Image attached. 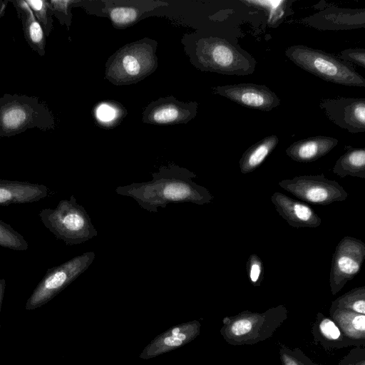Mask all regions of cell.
<instances>
[{
    "label": "cell",
    "instance_id": "cell-1",
    "mask_svg": "<svg viewBox=\"0 0 365 365\" xmlns=\"http://www.w3.org/2000/svg\"><path fill=\"white\" fill-rule=\"evenodd\" d=\"M152 180L117 187L118 195L134 199L138 205L149 212L156 213L170 202H191L198 205L208 204L213 195L204 186L195 182L197 175L176 165H162L158 172L152 173Z\"/></svg>",
    "mask_w": 365,
    "mask_h": 365
},
{
    "label": "cell",
    "instance_id": "cell-2",
    "mask_svg": "<svg viewBox=\"0 0 365 365\" xmlns=\"http://www.w3.org/2000/svg\"><path fill=\"white\" fill-rule=\"evenodd\" d=\"M182 43L191 63L201 71L240 76L255 70L256 61L252 56L220 37L196 31L185 34Z\"/></svg>",
    "mask_w": 365,
    "mask_h": 365
},
{
    "label": "cell",
    "instance_id": "cell-3",
    "mask_svg": "<svg viewBox=\"0 0 365 365\" xmlns=\"http://www.w3.org/2000/svg\"><path fill=\"white\" fill-rule=\"evenodd\" d=\"M158 42L145 37L120 47L106 62L105 78L115 86L136 83L158 68Z\"/></svg>",
    "mask_w": 365,
    "mask_h": 365
},
{
    "label": "cell",
    "instance_id": "cell-4",
    "mask_svg": "<svg viewBox=\"0 0 365 365\" xmlns=\"http://www.w3.org/2000/svg\"><path fill=\"white\" fill-rule=\"evenodd\" d=\"M287 316L288 311L284 305L271 307L264 312L246 310L224 317L220 332L230 345H252L272 337Z\"/></svg>",
    "mask_w": 365,
    "mask_h": 365
},
{
    "label": "cell",
    "instance_id": "cell-5",
    "mask_svg": "<svg viewBox=\"0 0 365 365\" xmlns=\"http://www.w3.org/2000/svg\"><path fill=\"white\" fill-rule=\"evenodd\" d=\"M38 217L56 238L66 245L82 244L98 235L88 213L74 195L60 200L55 208L42 209Z\"/></svg>",
    "mask_w": 365,
    "mask_h": 365
},
{
    "label": "cell",
    "instance_id": "cell-6",
    "mask_svg": "<svg viewBox=\"0 0 365 365\" xmlns=\"http://www.w3.org/2000/svg\"><path fill=\"white\" fill-rule=\"evenodd\" d=\"M286 56L302 69L329 82L349 86H365V79L348 62L323 51L304 45L291 46Z\"/></svg>",
    "mask_w": 365,
    "mask_h": 365
},
{
    "label": "cell",
    "instance_id": "cell-7",
    "mask_svg": "<svg viewBox=\"0 0 365 365\" xmlns=\"http://www.w3.org/2000/svg\"><path fill=\"white\" fill-rule=\"evenodd\" d=\"M95 257L94 252H86L48 269L28 299L26 309H34L48 302L85 272Z\"/></svg>",
    "mask_w": 365,
    "mask_h": 365
},
{
    "label": "cell",
    "instance_id": "cell-8",
    "mask_svg": "<svg viewBox=\"0 0 365 365\" xmlns=\"http://www.w3.org/2000/svg\"><path fill=\"white\" fill-rule=\"evenodd\" d=\"M278 185L299 200L312 205H327L348 197L341 185L326 178L324 174L297 176L282 180Z\"/></svg>",
    "mask_w": 365,
    "mask_h": 365
},
{
    "label": "cell",
    "instance_id": "cell-9",
    "mask_svg": "<svg viewBox=\"0 0 365 365\" xmlns=\"http://www.w3.org/2000/svg\"><path fill=\"white\" fill-rule=\"evenodd\" d=\"M365 259V244L359 239L346 236L338 243L332 256L329 285L333 295L360 272Z\"/></svg>",
    "mask_w": 365,
    "mask_h": 365
},
{
    "label": "cell",
    "instance_id": "cell-10",
    "mask_svg": "<svg viewBox=\"0 0 365 365\" xmlns=\"http://www.w3.org/2000/svg\"><path fill=\"white\" fill-rule=\"evenodd\" d=\"M91 4L87 9L88 13L108 18L118 29L133 25L145 12L168 5L167 2L152 0H101Z\"/></svg>",
    "mask_w": 365,
    "mask_h": 365
},
{
    "label": "cell",
    "instance_id": "cell-11",
    "mask_svg": "<svg viewBox=\"0 0 365 365\" xmlns=\"http://www.w3.org/2000/svg\"><path fill=\"white\" fill-rule=\"evenodd\" d=\"M198 103L182 102L170 96L150 102L143 110L142 121L153 125L185 124L197 113Z\"/></svg>",
    "mask_w": 365,
    "mask_h": 365
},
{
    "label": "cell",
    "instance_id": "cell-12",
    "mask_svg": "<svg viewBox=\"0 0 365 365\" xmlns=\"http://www.w3.org/2000/svg\"><path fill=\"white\" fill-rule=\"evenodd\" d=\"M319 106L336 125L351 133L365 131V98H323Z\"/></svg>",
    "mask_w": 365,
    "mask_h": 365
},
{
    "label": "cell",
    "instance_id": "cell-13",
    "mask_svg": "<svg viewBox=\"0 0 365 365\" xmlns=\"http://www.w3.org/2000/svg\"><path fill=\"white\" fill-rule=\"evenodd\" d=\"M212 92L242 106L262 111H270L280 104V99L264 85L237 83L218 86Z\"/></svg>",
    "mask_w": 365,
    "mask_h": 365
},
{
    "label": "cell",
    "instance_id": "cell-14",
    "mask_svg": "<svg viewBox=\"0 0 365 365\" xmlns=\"http://www.w3.org/2000/svg\"><path fill=\"white\" fill-rule=\"evenodd\" d=\"M201 324L192 320L172 327L158 335L142 351L139 357L150 359L181 347L194 340L200 332Z\"/></svg>",
    "mask_w": 365,
    "mask_h": 365
},
{
    "label": "cell",
    "instance_id": "cell-15",
    "mask_svg": "<svg viewBox=\"0 0 365 365\" xmlns=\"http://www.w3.org/2000/svg\"><path fill=\"white\" fill-rule=\"evenodd\" d=\"M271 201L279 215L289 226L296 228H314L322 224L321 218L307 204L276 192Z\"/></svg>",
    "mask_w": 365,
    "mask_h": 365
},
{
    "label": "cell",
    "instance_id": "cell-16",
    "mask_svg": "<svg viewBox=\"0 0 365 365\" xmlns=\"http://www.w3.org/2000/svg\"><path fill=\"white\" fill-rule=\"evenodd\" d=\"M50 190L44 185L0 179V205L37 202L48 197Z\"/></svg>",
    "mask_w": 365,
    "mask_h": 365
},
{
    "label": "cell",
    "instance_id": "cell-17",
    "mask_svg": "<svg viewBox=\"0 0 365 365\" xmlns=\"http://www.w3.org/2000/svg\"><path fill=\"white\" fill-rule=\"evenodd\" d=\"M338 142L337 139L329 136L310 137L293 143L285 153L296 162L312 163L329 153Z\"/></svg>",
    "mask_w": 365,
    "mask_h": 365
},
{
    "label": "cell",
    "instance_id": "cell-18",
    "mask_svg": "<svg viewBox=\"0 0 365 365\" xmlns=\"http://www.w3.org/2000/svg\"><path fill=\"white\" fill-rule=\"evenodd\" d=\"M329 314L347 339L354 345L364 346L365 314L340 308H330Z\"/></svg>",
    "mask_w": 365,
    "mask_h": 365
},
{
    "label": "cell",
    "instance_id": "cell-19",
    "mask_svg": "<svg viewBox=\"0 0 365 365\" xmlns=\"http://www.w3.org/2000/svg\"><path fill=\"white\" fill-rule=\"evenodd\" d=\"M278 143V137L276 135H272L249 147L239 161L241 173L247 174L259 168L275 149Z\"/></svg>",
    "mask_w": 365,
    "mask_h": 365
},
{
    "label": "cell",
    "instance_id": "cell-20",
    "mask_svg": "<svg viewBox=\"0 0 365 365\" xmlns=\"http://www.w3.org/2000/svg\"><path fill=\"white\" fill-rule=\"evenodd\" d=\"M313 334L318 337L323 345L327 343L328 346L331 345V347L336 348L354 345L343 335L336 323L322 313H318L317 315V320L313 327Z\"/></svg>",
    "mask_w": 365,
    "mask_h": 365
},
{
    "label": "cell",
    "instance_id": "cell-21",
    "mask_svg": "<svg viewBox=\"0 0 365 365\" xmlns=\"http://www.w3.org/2000/svg\"><path fill=\"white\" fill-rule=\"evenodd\" d=\"M336 175L365 178L364 148H350L336 160L333 170Z\"/></svg>",
    "mask_w": 365,
    "mask_h": 365
},
{
    "label": "cell",
    "instance_id": "cell-22",
    "mask_svg": "<svg viewBox=\"0 0 365 365\" xmlns=\"http://www.w3.org/2000/svg\"><path fill=\"white\" fill-rule=\"evenodd\" d=\"M127 113L123 106L113 100L99 102L93 109L96 123L103 128H113L117 126Z\"/></svg>",
    "mask_w": 365,
    "mask_h": 365
},
{
    "label": "cell",
    "instance_id": "cell-23",
    "mask_svg": "<svg viewBox=\"0 0 365 365\" xmlns=\"http://www.w3.org/2000/svg\"><path fill=\"white\" fill-rule=\"evenodd\" d=\"M330 308L347 309L365 314V286L354 288L336 298Z\"/></svg>",
    "mask_w": 365,
    "mask_h": 365
},
{
    "label": "cell",
    "instance_id": "cell-24",
    "mask_svg": "<svg viewBox=\"0 0 365 365\" xmlns=\"http://www.w3.org/2000/svg\"><path fill=\"white\" fill-rule=\"evenodd\" d=\"M255 7L263 9L267 13V24L270 27H277L285 16L288 1H241Z\"/></svg>",
    "mask_w": 365,
    "mask_h": 365
},
{
    "label": "cell",
    "instance_id": "cell-25",
    "mask_svg": "<svg viewBox=\"0 0 365 365\" xmlns=\"http://www.w3.org/2000/svg\"><path fill=\"white\" fill-rule=\"evenodd\" d=\"M0 246L16 251L28 250L29 243L11 225L0 220Z\"/></svg>",
    "mask_w": 365,
    "mask_h": 365
},
{
    "label": "cell",
    "instance_id": "cell-26",
    "mask_svg": "<svg viewBox=\"0 0 365 365\" xmlns=\"http://www.w3.org/2000/svg\"><path fill=\"white\" fill-rule=\"evenodd\" d=\"M279 353L282 365H316L298 348L281 346Z\"/></svg>",
    "mask_w": 365,
    "mask_h": 365
},
{
    "label": "cell",
    "instance_id": "cell-27",
    "mask_svg": "<svg viewBox=\"0 0 365 365\" xmlns=\"http://www.w3.org/2000/svg\"><path fill=\"white\" fill-rule=\"evenodd\" d=\"M246 270L250 283L255 287H259L264 278V265L258 255H250L246 263Z\"/></svg>",
    "mask_w": 365,
    "mask_h": 365
},
{
    "label": "cell",
    "instance_id": "cell-28",
    "mask_svg": "<svg viewBox=\"0 0 365 365\" xmlns=\"http://www.w3.org/2000/svg\"><path fill=\"white\" fill-rule=\"evenodd\" d=\"M26 110L21 107H12L6 110L2 115L3 125L9 129H15L23 125L27 119Z\"/></svg>",
    "mask_w": 365,
    "mask_h": 365
},
{
    "label": "cell",
    "instance_id": "cell-29",
    "mask_svg": "<svg viewBox=\"0 0 365 365\" xmlns=\"http://www.w3.org/2000/svg\"><path fill=\"white\" fill-rule=\"evenodd\" d=\"M21 4L22 7L29 12V17H31V21L29 26V36L34 43H38L43 40V37L41 26L35 18H34V14L26 1H23Z\"/></svg>",
    "mask_w": 365,
    "mask_h": 365
},
{
    "label": "cell",
    "instance_id": "cell-30",
    "mask_svg": "<svg viewBox=\"0 0 365 365\" xmlns=\"http://www.w3.org/2000/svg\"><path fill=\"white\" fill-rule=\"evenodd\" d=\"M341 59L346 62L354 63L365 68V50L364 48H349L341 53Z\"/></svg>",
    "mask_w": 365,
    "mask_h": 365
},
{
    "label": "cell",
    "instance_id": "cell-31",
    "mask_svg": "<svg viewBox=\"0 0 365 365\" xmlns=\"http://www.w3.org/2000/svg\"><path fill=\"white\" fill-rule=\"evenodd\" d=\"M339 365H365L364 346H357L345 356Z\"/></svg>",
    "mask_w": 365,
    "mask_h": 365
},
{
    "label": "cell",
    "instance_id": "cell-32",
    "mask_svg": "<svg viewBox=\"0 0 365 365\" xmlns=\"http://www.w3.org/2000/svg\"><path fill=\"white\" fill-rule=\"evenodd\" d=\"M26 3L41 16L45 14V2L43 1H27Z\"/></svg>",
    "mask_w": 365,
    "mask_h": 365
},
{
    "label": "cell",
    "instance_id": "cell-33",
    "mask_svg": "<svg viewBox=\"0 0 365 365\" xmlns=\"http://www.w3.org/2000/svg\"><path fill=\"white\" fill-rule=\"evenodd\" d=\"M6 289V280L4 278H0V312L1 304Z\"/></svg>",
    "mask_w": 365,
    "mask_h": 365
}]
</instances>
